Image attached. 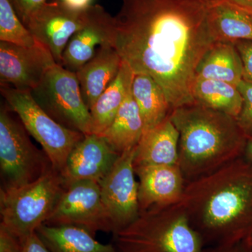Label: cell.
Here are the masks:
<instances>
[{
  "label": "cell",
  "instance_id": "cell-1",
  "mask_svg": "<svg viewBox=\"0 0 252 252\" xmlns=\"http://www.w3.org/2000/svg\"><path fill=\"white\" fill-rule=\"evenodd\" d=\"M211 0H123L114 48L134 74L161 86L172 109L193 104L199 63L217 42L209 26Z\"/></svg>",
  "mask_w": 252,
  "mask_h": 252
},
{
  "label": "cell",
  "instance_id": "cell-2",
  "mask_svg": "<svg viewBox=\"0 0 252 252\" xmlns=\"http://www.w3.org/2000/svg\"><path fill=\"white\" fill-rule=\"evenodd\" d=\"M180 204L205 248L252 235V162L244 156L188 182Z\"/></svg>",
  "mask_w": 252,
  "mask_h": 252
},
{
  "label": "cell",
  "instance_id": "cell-3",
  "mask_svg": "<svg viewBox=\"0 0 252 252\" xmlns=\"http://www.w3.org/2000/svg\"><path fill=\"white\" fill-rule=\"evenodd\" d=\"M180 134L179 166L187 184L243 157L248 137L236 118L200 104H187L170 114Z\"/></svg>",
  "mask_w": 252,
  "mask_h": 252
},
{
  "label": "cell",
  "instance_id": "cell-4",
  "mask_svg": "<svg viewBox=\"0 0 252 252\" xmlns=\"http://www.w3.org/2000/svg\"><path fill=\"white\" fill-rule=\"evenodd\" d=\"M119 252H203L205 246L180 203L152 207L113 234Z\"/></svg>",
  "mask_w": 252,
  "mask_h": 252
},
{
  "label": "cell",
  "instance_id": "cell-5",
  "mask_svg": "<svg viewBox=\"0 0 252 252\" xmlns=\"http://www.w3.org/2000/svg\"><path fill=\"white\" fill-rule=\"evenodd\" d=\"M66 185L63 176L52 168L28 185L7 190L1 189V224L23 242L45 223Z\"/></svg>",
  "mask_w": 252,
  "mask_h": 252
},
{
  "label": "cell",
  "instance_id": "cell-6",
  "mask_svg": "<svg viewBox=\"0 0 252 252\" xmlns=\"http://www.w3.org/2000/svg\"><path fill=\"white\" fill-rule=\"evenodd\" d=\"M9 107L0 109L1 189L18 188L40 178L54 168L44 150L32 142L19 118Z\"/></svg>",
  "mask_w": 252,
  "mask_h": 252
},
{
  "label": "cell",
  "instance_id": "cell-7",
  "mask_svg": "<svg viewBox=\"0 0 252 252\" xmlns=\"http://www.w3.org/2000/svg\"><path fill=\"white\" fill-rule=\"evenodd\" d=\"M1 94L30 135L40 144L54 170L63 175L69 154L86 135L56 122L36 103L31 91L1 85Z\"/></svg>",
  "mask_w": 252,
  "mask_h": 252
},
{
  "label": "cell",
  "instance_id": "cell-8",
  "mask_svg": "<svg viewBox=\"0 0 252 252\" xmlns=\"http://www.w3.org/2000/svg\"><path fill=\"white\" fill-rule=\"evenodd\" d=\"M31 92L36 103L56 122L84 135L92 134L90 110L75 72L55 64Z\"/></svg>",
  "mask_w": 252,
  "mask_h": 252
},
{
  "label": "cell",
  "instance_id": "cell-9",
  "mask_svg": "<svg viewBox=\"0 0 252 252\" xmlns=\"http://www.w3.org/2000/svg\"><path fill=\"white\" fill-rule=\"evenodd\" d=\"M44 224L76 225L94 235L99 231L114 233L99 183L92 180L67 184Z\"/></svg>",
  "mask_w": 252,
  "mask_h": 252
},
{
  "label": "cell",
  "instance_id": "cell-10",
  "mask_svg": "<svg viewBox=\"0 0 252 252\" xmlns=\"http://www.w3.org/2000/svg\"><path fill=\"white\" fill-rule=\"evenodd\" d=\"M135 149L123 153L99 182L102 201L114 227L113 234L128 226L140 214L133 165Z\"/></svg>",
  "mask_w": 252,
  "mask_h": 252
},
{
  "label": "cell",
  "instance_id": "cell-11",
  "mask_svg": "<svg viewBox=\"0 0 252 252\" xmlns=\"http://www.w3.org/2000/svg\"><path fill=\"white\" fill-rule=\"evenodd\" d=\"M86 11L70 9L61 0L47 1L33 13L26 26L36 41L49 50L56 63L62 66L64 49L84 23Z\"/></svg>",
  "mask_w": 252,
  "mask_h": 252
},
{
  "label": "cell",
  "instance_id": "cell-12",
  "mask_svg": "<svg viewBox=\"0 0 252 252\" xmlns=\"http://www.w3.org/2000/svg\"><path fill=\"white\" fill-rule=\"evenodd\" d=\"M55 64L57 63L49 50L38 41L31 47L0 42L1 85L32 91Z\"/></svg>",
  "mask_w": 252,
  "mask_h": 252
},
{
  "label": "cell",
  "instance_id": "cell-13",
  "mask_svg": "<svg viewBox=\"0 0 252 252\" xmlns=\"http://www.w3.org/2000/svg\"><path fill=\"white\" fill-rule=\"evenodd\" d=\"M115 18L102 6L92 5L86 11L82 26L71 37L63 55L62 66L77 72L101 46H113L116 38Z\"/></svg>",
  "mask_w": 252,
  "mask_h": 252
},
{
  "label": "cell",
  "instance_id": "cell-14",
  "mask_svg": "<svg viewBox=\"0 0 252 252\" xmlns=\"http://www.w3.org/2000/svg\"><path fill=\"white\" fill-rule=\"evenodd\" d=\"M120 156L103 137L94 134L86 135L69 154L62 175L67 185L82 180L99 183Z\"/></svg>",
  "mask_w": 252,
  "mask_h": 252
},
{
  "label": "cell",
  "instance_id": "cell-15",
  "mask_svg": "<svg viewBox=\"0 0 252 252\" xmlns=\"http://www.w3.org/2000/svg\"><path fill=\"white\" fill-rule=\"evenodd\" d=\"M138 177L140 212L180 203L187 182L179 165L134 167Z\"/></svg>",
  "mask_w": 252,
  "mask_h": 252
},
{
  "label": "cell",
  "instance_id": "cell-16",
  "mask_svg": "<svg viewBox=\"0 0 252 252\" xmlns=\"http://www.w3.org/2000/svg\"><path fill=\"white\" fill-rule=\"evenodd\" d=\"M122 64V57L115 48L101 46L94 57L76 72L83 99L89 110L117 77Z\"/></svg>",
  "mask_w": 252,
  "mask_h": 252
},
{
  "label": "cell",
  "instance_id": "cell-17",
  "mask_svg": "<svg viewBox=\"0 0 252 252\" xmlns=\"http://www.w3.org/2000/svg\"><path fill=\"white\" fill-rule=\"evenodd\" d=\"M180 134L170 116L144 132L135 149L134 167L179 165Z\"/></svg>",
  "mask_w": 252,
  "mask_h": 252
},
{
  "label": "cell",
  "instance_id": "cell-18",
  "mask_svg": "<svg viewBox=\"0 0 252 252\" xmlns=\"http://www.w3.org/2000/svg\"><path fill=\"white\" fill-rule=\"evenodd\" d=\"M209 26L216 41L252 40V14L225 0H211Z\"/></svg>",
  "mask_w": 252,
  "mask_h": 252
},
{
  "label": "cell",
  "instance_id": "cell-19",
  "mask_svg": "<svg viewBox=\"0 0 252 252\" xmlns=\"http://www.w3.org/2000/svg\"><path fill=\"white\" fill-rule=\"evenodd\" d=\"M51 252H119L112 244H102L94 235L72 225L42 224L36 230Z\"/></svg>",
  "mask_w": 252,
  "mask_h": 252
},
{
  "label": "cell",
  "instance_id": "cell-20",
  "mask_svg": "<svg viewBox=\"0 0 252 252\" xmlns=\"http://www.w3.org/2000/svg\"><path fill=\"white\" fill-rule=\"evenodd\" d=\"M144 132L143 119L130 88L112 124L99 136L122 155L126 151L137 147Z\"/></svg>",
  "mask_w": 252,
  "mask_h": 252
},
{
  "label": "cell",
  "instance_id": "cell-21",
  "mask_svg": "<svg viewBox=\"0 0 252 252\" xmlns=\"http://www.w3.org/2000/svg\"><path fill=\"white\" fill-rule=\"evenodd\" d=\"M196 79L224 81L238 86L243 80V66L235 44L215 42L199 63Z\"/></svg>",
  "mask_w": 252,
  "mask_h": 252
},
{
  "label": "cell",
  "instance_id": "cell-22",
  "mask_svg": "<svg viewBox=\"0 0 252 252\" xmlns=\"http://www.w3.org/2000/svg\"><path fill=\"white\" fill-rule=\"evenodd\" d=\"M133 77L130 66L123 61L117 77L90 110L92 134L102 135L112 124L130 90Z\"/></svg>",
  "mask_w": 252,
  "mask_h": 252
},
{
  "label": "cell",
  "instance_id": "cell-23",
  "mask_svg": "<svg viewBox=\"0 0 252 252\" xmlns=\"http://www.w3.org/2000/svg\"><path fill=\"white\" fill-rule=\"evenodd\" d=\"M133 98L143 119L144 132L163 122L172 111L161 86L145 74H134L131 86Z\"/></svg>",
  "mask_w": 252,
  "mask_h": 252
},
{
  "label": "cell",
  "instance_id": "cell-24",
  "mask_svg": "<svg viewBox=\"0 0 252 252\" xmlns=\"http://www.w3.org/2000/svg\"><path fill=\"white\" fill-rule=\"evenodd\" d=\"M192 95L194 103L236 118L243 107V98L238 86L224 81L196 79Z\"/></svg>",
  "mask_w": 252,
  "mask_h": 252
},
{
  "label": "cell",
  "instance_id": "cell-25",
  "mask_svg": "<svg viewBox=\"0 0 252 252\" xmlns=\"http://www.w3.org/2000/svg\"><path fill=\"white\" fill-rule=\"evenodd\" d=\"M0 41L28 47L37 43L9 0H0Z\"/></svg>",
  "mask_w": 252,
  "mask_h": 252
},
{
  "label": "cell",
  "instance_id": "cell-26",
  "mask_svg": "<svg viewBox=\"0 0 252 252\" xmlns=\"http://www.w3.org/2000/svg\"><path fill=\"white\" fill-rule=\"evenodd\" d=\"M238 88L243 98V107L237 122L248 138L252 137V84L242 81Z\"/></svg>",
  "mask_w": 252,
  "mask_h": 252
},
{
  "label": "cell",
  "instance_id": "cell-27",
  "mask_svg": "<svg viewBox=\"0 0 252 252\" xmlns=\"http://www.w3.org/2000/svg\"><path fill=\"white\" fill-rule=\"evenodd\" d=\"M233 44L243 63V81L252 84V40H240Z\"/></svg>",
  "mask_w": 252,
  "mask_h": 252
},
{
  "label": "cell",
  "instance_id": "cell-28",
  "mask_svg": "<svg viewBox=\"0 0 252 252\" xmlns=\"http://www.w3.org/2000/svg\"><path fill=\"white\" fill-rule=\"evenodd\" d=\"M18 17L26 26L30 17L47 0H9Z\"/></svg>",
  "mask_w": 252,
  "mask_h": 252
},
{
  "label": "cell",
  "instance_id": "cell-29",
  "mask_svg": "<svg viewBox=\"0 0 252 252\" xmlns=\"http://www.w3.org/2000/svg\"><path fill=\"white\" fill-rule=\"evenodd\" d=\"M21 240L0 223V252H21Z\"/></svg>",
  "mask_w": 252,
  "mask_h": 252
},
{
  "label": "cell",
  "instance_id": "cell-30",
  "mask_svg": "<svg viewBox=\"0 0 252 252\" xmlns=\"http://www.w3.org/2000/svg\"><path fill=\"white\" fill-rule=\"evenodd\" d=\"M21 252H51L41 241L36 233L28 236L22 242V248Z\"/></svg>",
  "mask_w": 252,
  "mask_h": 252
},
{
  "label": "cell",
  "instance_id": "cell-31",
  "mask_svg": "<svg viewBox=\"0 0 252 252\" xmlns=\"http://www.w3.org/2000/svg\"><path fill=\"white\" fill-rule=\"evenodd\" d=\"M203 252H252V248L245 241L224 246L205 248Z\"/></svg>",
  "mask_w": 252,
  "mask_h": 252
},
{
  "label": "cell",
  "instance_id": "cell-32",
  "mask_svg": "<svg viewBox=\"0 0 252 252\" xmlns=\"http://www.w3.org/2000/svg\"><path fill=\"white\" fill-rule=\"evenodd\" d=\"M66 6L79 11H86L92 6L94 0H61Z\"/></svg>",
  "mask_w": 252,
  "mask_h": 252
},
{
  "label": "cell",
  "instance_id": "cell-33",
  "mask_svg": "<svg viewBox=\"0 0 252 252\" xmlns=\"http://www.w3.org/2000/svg\"><path fill=\"white\" fill-rule=\"evenodd\" d=\"M225 1L252 14V0H225Z\"/></svg>",
  "mask_w": 252,
  "mask_h": 252
},
{
  "label": "cell",
  "instance_id": "cell-34",
  "mask_svg": "<svg viewBox=\"0 0 252 252\" xmlns=\"http://www.w3.org/2000/svg\"><path fill=\"white\" fill-rule=\"evenodd\" d=\"M243 156L252 162V137L248 138Z\"/></svg>",
  "mask_w": 252,
  "mask_h": 252
},
{
  "label": "cell",
  "instance_id": "cell-35",
  "mask_svg": "<svg viewBox=\"0 0 252 252\" xmlns=\"http://www.w3.org/2000/svg\"><path fill=\"white\" fill-rule=\"evenodd\" d=\"M246 243H248V245L251 247V248H252V235L251 237H250V238L248 239V240H247Z\"/></svg>",
  "mask_w": 252,
  "mask_h": 252
}]
</instances>
